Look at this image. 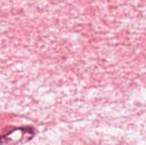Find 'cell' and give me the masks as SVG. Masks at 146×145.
<instances>
[{"instance_id": "6da1fadb", "label": "cell", "mask_w": 146, "mask_h": 145, "mask_svg": "<svg viewBox=\"0 0 146 145\" xmlns=\"http://www.w3.org/2000/svg\"><path fill=\"white\" fill-rule=\"evenodd\" d=\"M36 135V130L33 126L14 128L5 132L1 137L3 145H18L25 144L33 139Z\"/></svg>"}]
</instances>
